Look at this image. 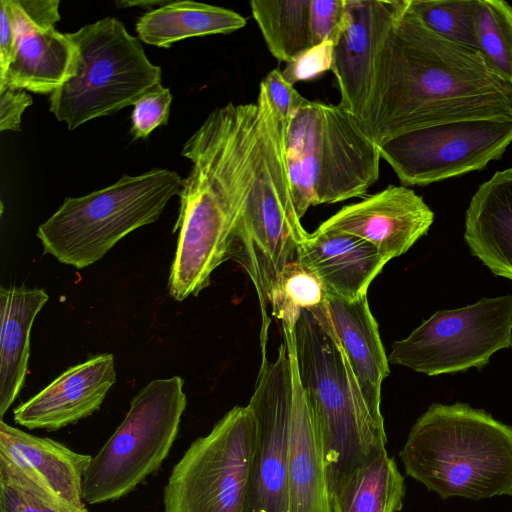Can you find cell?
Masks as SVG:
<instances>
[{"label":"cell","instance_id":"1","mask_svg":"<svg viewBox=\"0 0 512 512\" xmlns=\"http://www.w3.org/2000/svg\"><path fill=\"white\" fill-rule=\"evenodd\" d=\"M479 118L512 119V86L477 50L439 36L408 0H396L360 118L368 136L380 147L415 129Z\"/></svg>","mask_w":512,"mask_h":512},{"label":"cell","instance_id":"2","mask_svg":"<svg viewBox=\"0 0 512 512\" xmlns=\"http://www.w3.org/2000/svg\"><path fill=\"white\" fill-rule=\"evenodd\" d=\"M260 150L255 102H229L213 110L184 143L191 162L179 192L170 296L183 301L210 284L212 272L228 260L230 236L252 187Z\"/></svg>","mask_w":512,"mask_h":512},{"label":"cell","instance_id":"3","mask_svg":"<svg viewBox=\"0 0 512 512\" xmlns=\"http://www.w3.org/2000/svg\"><path fill=\"white\" fill-rule=\"evenodd\" d=\"M294 344L302 390L323 444L331 492L355 469L387 452L384 419L367 404L327 308L316 316L301 311Z\"/></svg>","mask_w":512,"mask_h":512},{"label":"cell","instance_id":"4","mask_svg":"<svg viewBox=\"0 0 512 512\" xmlns=\"http://www.w3.org/2000/svg\"><path fill=\"white\" fill-rule=\"evenodd\" d=\"M406 473L442 498L512 495V427L467 404H433L399 453Z\"/></svg>","mask_w":512,"mask_h":512},{"label":"cell","instance_id":"5","mask_svg":"<svg viewBox=\"0 0 512 512\" xmlns=\"http://www.w3.org/2000/svg\"><path fill=\"white\" fill-rule=\"evenodd\" d=\"M260 116V150L255 178L243 211L230 236L228 259L251 279L260 304V346H267L270 295L275 280L308 232L291 195L285 154L287 123L271 105L260 85L256 99Z\"/></svg>","mask_w":512,"mask_h":512},{"label":"cell","instance_id":"6","mask_svg":"<svg viewBox=\"0 0 512 512\" xmlns=\"http://www.w3.org/2000/svg\"><path fill=\"white\" fill-rule=\"evenodd\" d=\"M285 154L300 219L311 206L363 196L379 178L380 147L339 104L305 98L287 122Z\"/></svg>","mask_w":512,"mask_h":512},{"label":"cell","instance_id":"7","mask_svg":"<svg viewBox=\"0 0 512 512\" xmlns=\"http://www.w3.org/2000/svg\"><path fill=\"white\" fill-rule=\"evenodd\" d=\"M182 178L175 171L152 169L123 175L103 189L67 197L37 230L44 253L84 269L99 261L132 231L157 221Z\"/></svg>","mask_w":512,"mask_h":512},{"label":"cell","instance_id":"8","mask_svg":"<svg viewBox=\"0 0 512 512\" xmlns=\"http://www.w3.org/2000/svg\"><path fill=\"white\" fill-rule=\"evenodd\" d=\"M67 36L77 48L75 71L50 94L49 110L69 130L134 106L161 84V67L118 19L105 17Z\"/></svg>","mask_w":512,"mask_h":512},{"label":"cell","instance_id":"9","mask_svg":"<svg viewBox=\"0 0 512 512\" xmlns=\"http://www.w3.org/2000/svg\"><path fill=\"white\" fill-rule=\"evenodd\" d=\"M186 404L179 376L141 388L121 424L92 457L84 476V502L120 499L156 472L177 437Z\"/></svg>","mask_w":512,"mask_h":512},{"label":"cell","instance_id":"10","mask_svg":"<svg viewBox=\"0 0 512 512\" xmlns=\"http://www.w3.org/2000/svg\"><path fill=\"white\" fill-rule=\"evenodd\" d=\"M256 425L250 407L235 406L174 465L165 512H244Z\"/></svg>","mask_w":512,"mask_h":512},{"label":"cell","instance_id":"11","mask_svg":"<svg viewBox=\"0 0 512 512\" xmlns=\"http://www.w3.org/2000/svg\"><path fill=\"white\" fill-rule=\"evenodd\" d=\"M511 346L512 295H504L435 312L393 343L388 361L428 376L452 374L482 368Z\"/></svg>","mask_w":512,"mask_h":512},{"label":"cell","instance_id":"12","mask_svg":"<svg viewBox=\"0 0 512 512\" xmlns=\"http://www.w3.org/2000/svg\"><path fill=\"white\" fill-rule=\"evenodd\" d=\"M511 144V118L464 119L394 137L380 146V156L403 186H426L483 170Z\"/></svg>","mask_w":512,"mask_h":512},{"label":"cell","instance_id":"13","mask_svg":"<svg viewBox=\"0 0 512 512\" xmlns=\"http://www.w3.org/2000/svg\"><path fill=\"white\" fill-rule=\"evenodd\" d=\"M262 351L250 407L256 425L244 512H288V442L293 375L285 341L275 360Z\"/></svg>","mask_w":512,"mask_h":512},{"label":"cell","instance_id":"14","mask_svg":"<svg viewBox=\"0 0 512 512\" xmlns=\"http://www.w3.org/2000/svg\"><path fill=\"white\" fill-rule=\"evenodd\" d=\"M92 459L62 443L0 421V476L28 490L57 512H88L83 482Z\"/></svg>","mask_w":512,"mask_h":512},{"label":"cell","instance_id":"15","mask_svg":"<svg viewBox=\"0 0 512 512\" xmlns=\"http://www.w3.org/2000/svg\"><path fill=\"white\" fill-rule=\"evenodd\" d=\"M433 221L434 212L414 190L389 185L342 207L317 230L358 236L391 260L406 253L426 235Z\"/></svg>","mask_w":512,"mask_h":512},{"label":"cell","instance_id":"16","mask_svg":"<svg viewBox=\"0 0 512 512\" xmlns=\"http://www.w3.org/2000/svg\"><path fill=\"white\" fill-rule=\"evenodd\" d=\"M395 10L396 0H345L343 19L333 39L332 72L340 92L339 105L359 120Z\"/></svg>","mask_w":512,"mask_h":512},{"label":"cell","instance_id":"17","mask_svg":"<svg viewBox=\"0 0 512 512\" xmlns=\"http://www.w3.org/2000/svg\"><path fill=\"white\" fill-rule=\"evenodd\" d=\"M116 382L114 356L95 355L74 365L13 410L28 429L58 430L99 410Z\"/></svg>","mask_w":512,"mask_h":512},{"label":"cell","instance_id":"18","mask_svg":"<svg viewBox=\"0 0 512 512\" xmlns=\"http://www.w3.org/2000/svg\"><path fill=\"white\" fill-rule=\"evenodd\" d=\"M293 375L288 442V512H332L323 444L300 383L295 322L282 321Z\"/></svg>","mask_w":512,"mask_h":512},{"label":"cell","instance_id":"19","mask_svg":"<svg viewBox=\"0 0 512 512\" xmlns=\"http://www.w3.org/2000/svg\"><path fill=\"white\" fill-rule=\"evenodd\" d=\"M296 260L319 278L327 292L347 300L367 295L369 285L390 261L358 236L317 229L300 244Z\"/></svg>","mask_w":512,"mask_h":512},{"label":"cell","instance_id":"20","mask_svg":"<svg viewBox=\"0 0 512 512\" xmlns=\"http://www.w3.org/2000/svg\"><path fill=\"white\" fill-rule=\"evenodd\" d=\"M6 3L16 34V48L0 79V92L19 89L52 94L74 74L76 46L67 34L58 32L55 27L40 29L32 25L13 0H6Z\"/></svg>","mask_w":512,"mask_h":512},{"label":"cell","instance_id":"21","mask_svg":"<svg viewBox=\"0 0 512 512\" xmlns=\"http://www.w3.org/2000/svg\"><path fill=\"white\" fill-rule=\"evenodd\" d=\"M326 303L333 330L367 404L382 414L381 387L389 375V361L367 295L347 300L326 291Z\"/></svg>","mask_w":512,"mask_h":512},{"label":"cell","instance_id":"22","mask_svg":"<svg viewBox=\"0 0 512 512\" xmlns=\"http://www.w3.org/2000/svg\"><path fill=\"white\" fill-rule=\"evenodd\" d=\"M464 239L492 273L512 280V166L477 188L466 211Z\"/></svg>","mask_w":512,"mask_h":512},{"label":"cell","instance_id":"23","mask_svg":"<svg viewBox=\"0 0 512 512\" xmlns=\"http://www.w3.org/2000/svg\"><path fill=\"white\" fill-rule=\"evenodd\" d=\"M49 299L42 288L0 289V417L25 384L30 355V334L37 314Z\"/></svg>","mask_w":512,"mask_h":512},{"label":"cell","instance_id":"24","mask_svg":"<svg viewBox=\"0 0 512 512\" xmlns=\"http://www.w3.org/2000/svg\"><path fill=\"white\" fill-rule=\"evenodd\" d=\"M239 13L192 1H168L143 14L136 23L139 38L153 46L169 48L189 37L228 34L246 25Z\"/></svg>","mask_w":512,"mask_h":512},{"label":"cell","instance_id":"25","mask_svg":"<svg viewBox=\"0 0 512 512\" xmlns=\"http://www.w3.org/2000/svg\"><path fill=\"white\" fill-rule=\"evenodd\" d=\"M404 496V477L387 452L355 469L330 492L332 512H398Z\"/></svg>","mask_w":512,"mask_h":512},{"label":"cell","instance_id":"26","mask_svg":"<svg viewBox=\"0 0 512 512\" xmlns=\"http://www.w3.org/2000/svg\"><path fill=\"white\" fill-rule=\"evenodd\" d=\"M312 0H252L251 11L271 54L287 63L312 46Z\"/></svg>","mask_w":512,"mask_h":512},{"label":"cell","instance_id":"27","mask_svg":"<svg viewBox=\"0 0 512 512\" xmlns=\"http://www.w3.org/2000/svg\"><path fill=\"white\" fill-rule=\"evenodd\" d=\"M474 37L488 67L512 86V5L475 0Z\"/></svg>","mask_w":512,"mask_h":512},{"label":"cell","instance_id":"28","mask_svg":"<svg viewBox=\"0 0 512 512\" xmlns=\"http://www.w3.org/2000/svg\"><path fill=\"white\" fill-rule=\"evenodd\" d=\"M326 303V290L319 278L294 260L281 270L270 295L272 316L297 321L302 310L310 313Z\"/></svg>","mask_w":512,"mask_h":512},{"label":"cell","instance_id":"29","mask_svg":"<svg viewBox=\"0 0 512 512\" xmlns=\"http://www.w3.org/2000/svg\"><path fill=\"white\" fill-rule=\"evenodd\" d=\"M408 7L439 36L476 50L475 0H408Z\"/></svg>","mask_w":512,"mask_h":512},{"label":"cell","instance_id":"30","mask_svg":"<svg viewBox=\"0 0 512 512\" xmlns=\"http://www.w3.org/2000/svg\"><path fill=\"white\" fill-rule=\"evenodd\" d=\"M172 95L161 84L147 91L135 104L131 114L130 134L134 139L147 138L161 125H167Z\"/></svg>","mask_w":512,"mask_h":512},{"label":"cell","instance_id":"31","mask_svg":"<svg viewBox=\"0 0 512 512\" xmlns=\"http://www.w3.org/2000/svg\"><path fill=\"white\" fill-rule=\"evenodd\" d=\"M282 71L284 78L294 85L311 81L332 70L333 41L311 46L290 59Z\"/></svg>","mask_w":512,"mask_h":512},{"label":"cell","instance_id":"32","mask_svg":"<svg viewBox=\"0 0 512 512\" xmlns=\"http://www.w3.org/2000/svg\"><path fill=\"white\" fill-rule=\"evenodd\" d=\"M345 0H312V46L333 41L343 19Z\"/></svg>","mask_w":512,"mask_h":512},{"label":"cell","instance_id":"33","mask_svg":"<svg viewBox=\"0 0 512 512\" xmlns=\"http://www.w3.org/2000/svg\"><path fill=\"white\" fill-rule=\"evenodd\" d=\"M260 85L265 89L275 111L286 123L294 109L305 99L294 88V85L284 78L279 69L269 71Z\"/></svg>","mask_w":512,"mask_h":512},{"label":"cell","instance_id":"34","mask_svg":"<svg viewBox=\"0 0 512 512\" xmlns=\"http://www.w3.org/2000/svg\"><path fill=\"white\" fill-rule=\"evenodd\" d=\"M0 512H57L34 494L0 476Z\"/></svg>","mask_w":512,"mask_h":512},{"label":"cell","instance_id":"35","mask_svg":"<svg viewBox=\"0 0 512 512\" xmlns=\"http://www.w3.org/2000/svg\"><path fill=\"white\" fill-rule=\"evenodd\" d=\"M32 103L25 90L5 89L0 92V131H19L21 116Z\"/></svg>","mask_w":512,"mask_h":512},{"label":"cell","instance_id":"36","mask_svg":"<svg viewBox=\"0 0 512 512\" xmlns=\"http://www.w3.org/2000/svg\"><path fill=\"white\" fill-rule=\"evenodd\" d=\"M13 1L23 16L37 28H52L60 20L58 0Z\"/></svg>","mask_w":512,"mask_h":512},{"label":"cell","instance_id":"37","mask_svg":"<svg viewBox=\"0 0 512 512\" xmlns=\"http://www.w3.org/2000/svg\"><path fill=\"white\" fill-rule=\"evenodd\" d=\"M0 7V79H2L15 53L16 34L6 0L0 1Z\"/></svg>","mask_w":512,"mask_h":512},{"label":"cell","instance_id":"38","mask_svg":"<svg viewBox=\"0 0 512 512\" xmlns=\"http://www.w3.org/2000/svg\"><path fill=\"white\" fill-rule=\"evenodd\" d=\"M168 1H131V2H128V1H122V2H116L119 6L121 7H130V6H134V5H142L144 7H146L147 5H156V4H159L160 6L166 4Z\"/></svg>","mask_w":512,"mask_h":512}]
</instances>
